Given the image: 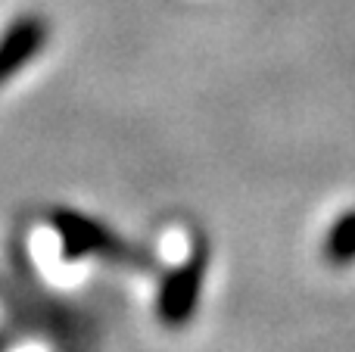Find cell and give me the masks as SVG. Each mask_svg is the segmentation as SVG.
<instances>
[{"label": "cell", "mask_w": 355, "mask_h": 352, "mask_svg": "<svg viewBox=\"0 0 355 352\" xmlns=\"http://www.w3.org/2000/svg\"><path fill=\"white\" fill-rule=\"evenodd\" d=\"M25 268L44 284L75 287L110 272H144V249L106 222L66 206L31 212L16 231Z\"/></svg>", "instance_id": "cell-1"}, {"label": "cell", "mask_w": 355, "mask_h": 352, "mask_svg": "<svg viewBox=\"0 0 355 352\" xmlns=\"http://www.w3.org/2000/svg\"><path fill=\"white\" fill-rule=\"evenodd\" d=\"M209 237L193 218L172 215L156 231L153 247L144 249V274L150 284V315L162 331H181L200 312V299L206 293Z\"/></svg>", "instance_id": "cell-2"}, {"label": "cell", "mask_w": 355, "mask_h": 352, "mask_svg": "<svg viewBox=\"0 0 355 352\" xmlns=\"http://www.w3.org/2000/svg\"><path fill=\"white\" fill-rule=\"evenodd\" d=\"M50 44V22L37 12H22L0 28V94L16 81Z\"/></svg>", "instance_id": "cell-3"}, {"label": "cell", "mask_w": 355, "mask_h": 352, "mask_svg": "<svg viewBox=\"0 0 355 352\" xmlns=\"http://www.w3.org/2000/svg\"><path fill=\"white\" fill-rule=\"evenodd\" d=\"M324 259L331 265H352L355 262V212H346L327 228L324 247H321Z\"/></svg>", "instance_id": "cell-4"}, {"label": "cell", "mask_w": 355, "mask_h": 352, "mask_svg": "<svg viewBox=\"0 0 355 352\" xmlns=\"http://www.w3.org/2000/svg\"><path fill=\"white\" fill-rule=\"evenodd\" d=\"M22 306H16V297L0 284V349L25 328V318H22Z\"/></svg>", "instance_id": "cell-5"}]
</instances>
